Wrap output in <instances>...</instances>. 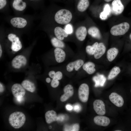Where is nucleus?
Here are the masks:
<instances>
[{
    "label": "nucleus",
    "mask_w": 131,
    "mask_h": 131,
    "mask_svg": "<svg viewBox=\"0 0 131 131\" xmlns=\"http://www.w3.org/2000/svg\"><path fill=\"white\" fill-rule=\"evenodd\" d=\"M72 17V14L70 10L63 9H60L56 12L54 16V19L57 24L65 25L69 23Z\"/></svg>",
    "instance_id": "f257e3e1"
},
{
    "label": "nucleus",
    "mask_w": 131,
    "mask_h": 131,
    "mask_svg": "<svg viewBox=\"0 0 131 131\" xmlns=\"http://www.w3.org/2000/svg\"><path fill=\"white\" fill-rule=\"evenodd\" d=\"M26 120L24 114L20 112H16L11 114L8 118L9 122L12 127L18 129L22 126Z\"/></svg>",
    "instance_id": "f03ea898"
},
{
    "label": "nucleus",
    "mask_w": 131,
    "mask_h": 131,
    "mask_svg": "<svg viewBox=\"0 0 131 131\" xmlns=\"http://www.w3.org/2000/svg\"><path fill=\"white\" fill-rule=\"evenodd\" d=\"M130 27V24L128 22H123L112 26L110 29V33L114 36L123 35L129 31Z\"/></svg>",
    "instance_id": "7ed1b4c3"
},
{
    "label": "nucleus",
    "mask_w": 131,
    "mask_h": 131,
    "mask_svg": "<svg viewBox=\"0 0 131 131\" xmlns=\"http://www.w3.org/2000/svg\"><path fill=\"white\" fill-rule=\"evenodd\" d=\"M8 38L11 42V49L14 51H18L22 48V45L19 38L13 33H10L8 35Z\"/></svg>",
    "instance_id": "20e7f679"
},
{
    "label": "nucleus",
    "mask_w": 131,
    "mask_h": 131,
    "mask_svg": "<svg viewBox=\"0 0 131 131\" xmlns=\"http://www.w3.org/2000/svg\"><path fill=\"white\" fill-rule=\"evenodd\" d=\"M89 95V88L86 83L82 84L78 90V96L80 100L82 102L85 103L88 100Z\"/></svg>",
    "instance_id": "39448f33"
},
{
    "label": "nucleus",
    "mask_w": 131,
    "mask_h": 131,
    "mask_svg": "<svg viewBox=\"0 0 131 131\" xmlns=\"http://www.w3.org/2000/svg\"><path fill=\"white\" fill-rule=\"evenodd\" d=\"M27 62V59L25 56L22 55H19L13 58L11 61V65L14 68L18 69L25 66Z\"/></svg>",
    "instance_id": "423d86ee"
},
{
    "label": "nucleus",
    "mask_w": 131,
    "mask_h": 131,
    "mask_svg": "<svg viewBox=\"0 0 131 131\" xmlns=\"http://www.w3.org/2000/svg\"><path fill=\"white\" fill-rule=\"evenodd\" d=\"M124 9V6L121 0H114L111 4V12L114 15H118L121 14Z\"/></svg>",
    "instance_id": "0eeeda50"
},
{
    "label": "nucleus",
    "mask_w": 131,
    "mask_h": 131,
    "mask_svg": "<svg viewBox=\"0 0 131 131\" xmlns=\"http://www.w3.org/2000/svg\"><path fill=\"white\" fill-rule=\"evenodd\" d=\"M11 91L14 96L16 98L23 97L25 93V89L19 84H14L11 88Z\"/></svg>",
    "instance_id": "6e6552de"
},
{
    "label": "nucleus",
    "mask_w": 131,
    "mask_h": 131,
    "mask_svg": "<svg viewBox=\"0 0 131 131\" xmlns=\"http://www.w3.org/2000/svg\"><path fill=\"white\" fill-rule=\"evenodd\" d=\"M11 25L14 27L18 28H24L27 24V21L25 18L21 17H15L10 20Z\"/></svg>",
    "instance_id": "1a4fd4ad"
},
{
    "label": "nucleus",
    "mask_w": 131,
    "mask_h": 131,
    "mask_svg": "<svg viewBox=\"0 0 131 131\" xmlns=\"http://www.w3.org/2000/svg\"><path fill=\"white\" fill-rule=\"evenodd\" d=\"M94 109L96 113L99 115H103L106 113L105 104L101 100L96 99L93 102Z\"/></svg>",
    "instance_id": "9d476101"
},
{
    "label": "nucleus",
    "mask_w": 131,
    "mask_h": 131,
    "mask_svg": "<svg viewBox=\"0 0 131 131\" xmlns=\"http://www.w3.org/2000/svg\"><path fill=\"white\" fill-rule=\"evenodd\" d=\"M109 98L112 103L117 107H121L124 104L123 97L116 93H111L109 96Z\"/></svg>",
    "instance_id": "9b49d317"
},
{
    "label": "nucleus",
    "mask_w": 131,
    "mask_h": 131,
    "mask_svg": "<svg viewBox=\"0 0 131 131\" xmlns=\"http://www.w3.org/2000/svg\"><path fill=\"white\" fill-rule=\"evenodd\" d=\"M63 91L64 93L61 96L60 98V100L62 102L67 100L73 95L74 93L73 87L70 84L66 85L64 88Z\"/></svg>",
    "instance_id": "f8f14e48"
},
{
    "label": "nucleus",
    "mask_w": 131,
    "mask_h": 131,
    "mask_svg": "<svg viewBox=\"0 0 131 131\" xmlns=\"http://www.w3.org/2000/svg\"><path fill=\"white\" fill-rule=\"evenodd\" d=\"M94 121L97 125L103 126H108L110 122V119L108 117L102 115L95 116L94 118Z\"/></svg>",
    "instance_id": "ddd939ff"
},
{
    "label": "nucleus",
    "mask_w": 131,
    "mask_h": 131,
    "mask_svg": "<svg viewBox=\"0 0 131 131\" xmlns=\"http://www.w3.org/2000/svg\"><path fill=\"white\" fill-rule=\"evenodd\" d=\"M83 61L81 59H78L68 64L66 66V70L69 72L72 71L74 68L76 71H78L83 64Z\"/></svg>",
    "instance_id": "4468645a"
},
{
    "label": "nucleus",
    "mask_w": 131,
    "mask_h": 131,
    "mask_svg": "<svg viewBox=\"0 0 131 131\" xmlns=\"http://www.w3.org/2000/svg\"><path fill=\"white\" fill-rule=\"evenodd\" d=\"M87 30L86 27L84 26L79 27L76 29L75 35L77 38L80 41L84 40L86 36Z\"/></svg>",
    "instance_id": "2eb2a0df"
},
{
    "label": "nucleus",
    "mask_w": 131,
    "mask_h": 131,
    "mask_svg": "<svg viewBox=\"0 0 131 131\" xmlns=\"http://www.w3.org/2000/svg\"><path fill=\"white\" fill-rule=\"evenodd\" d=\"M54 31L56 37L61 40H63L65 37H67L69 34L65 29L59 26L56 27L54 29Z\"/></svg>",
    "instance_id": "dca6fc26"
},
{
    "label": "nucleus",
    "mask_w": 131,
    "mask_h": 131,
    "mask_svg": "<svg viewBox=\"0 0 131 131\" xmlns=\"http://www.w3.org/2000/svg\"><path fill=\"white\" fill-rule=\"evenodd\" d=\"M55 57L57 62L61 63L65 60L66 57V54L64 51L59 48H56L54 51Z\"/></svg>",
    "instance_id": "f3484780"
},
{
    "label": "nucleus",
    "mask_w": 131,
    "mask_h": 131,
    "mask_svg": "<svg viewBox=\"0 0 131 131\" xmlns=\"http://www.w3.org/2000/svg\"><path fill=\"white\" fill-rule=\"evenodd\" d=\"M45 118L47 123H50L57 120V114L54 110H49L45 114Z\"/></svg>",
    "instance_id": "a211bd4d"
},
{
    "label": "nucleus",
    "mask_w": 131,
    "mask_h": 131,
    "mask_svg": "<svg viewBox=\"0 0 131 131\" xmlns=\"http://www.w3.org/2000/svg\"><path fill=\"white\" fill-rule=\"evenodd\" d=\"M106 49V47L103 43H98L94 54L95 58L98 59L101 57L105 53Z\"/></svg>",
    "instance_id": "6ab92c4d"
},
{
    "label": "nucleus",
    "mask_w": 131,
    "mask_h": 131,
    "mask_svg": "<svg viewBox=\"0 0 131 131\" xmlns=\"http://www.w3.org/2000/svg\"><path fill=\"white\" fill-rule=\"evenodd\" d=\"M12 6L15 10L21 11H23L25 8L26 4L22 0H14Z\"/></svg>",
    "instance_id": "aec40b11"
},
{
    "label": "nucleus",
    "mask_w": 131,
    "mask_h": 131,
    "mask_svg": "<svg viewBox=\"0 0 131 131\" xmlns=\"http://www.w3.org/2000/svg\"><path fill=\"white\" fill-rule=\"evenodd\" d=\"M21 85L25 89L31 92H33L35 90L36 87L34 84L29 80H24L22 82Z\"/></svg>",
    "instance_id": "412c9836"
},
{
    "label": "nucleus",
    "mask_w": 131,
    "mask_h": 131,
    "mask_svg": "<svg viewBox=\"0 0 131 131\" xmlns=\"http://www.w3.org/2000/svg\"><path fill=\"white\" fill-rule=\"evenodd\" d=\"M88 32L92 37L98 39H100L101 37L100 32L99 29L94 26L90 27L88 29Z\"/></svg>",
    "instance_id": "4be33fe9"
},
{
    "label": "nucleus",
    "mask_w": 131,
    "mask_h": 131,
    "mask_svg": "<svg viewBox=\"0 0 131 131\" xmlns=\"http://www.w3.org/2000/svg\"><path fill=\"white\" fill-rule=\"evenodd\" d=\"M89 4V0H79L77 5V9L80 12H84L88 8Z\"/></svg>",
    "instance_id": "5701e85b"
},
{
    "label": "nucleus",
    "mask_w": 131,
    "mask_h": 131,
    "mask_svg": "<svg viewBox=\"0 0 131 131\" xmlns=\"http://www.w3.org/2000/svg\"><path fill=\"white\" fill-rule=\"evenodd\" d=\"M118 49L115 47L109 49L107 52V57L110 62L112 61L116 57L118 53Z\"/></svg>",
    "instance_id": "b1692460"
},
{
    "label": "nucleus",
    "mask_w": 131,
    "mask_h": 131,
    "mask_svg": "<svg viewBox=\"0 0 131 131\" xmlns=\"http://www.w3.org/2000/svg\"><path fill=\"white\" fill-rule=\"evenodd\" d=\"M95 66V65L93 63L89 62L83 65L82 68L88 74H91L95 71L96 69L94 68Z\"/></svg>",
    "instance_id": "393cba45"
},
{
    "label": "nucleus",
    "mask_w": 131,
    "mask_h": 131,
    "mask_svg": "<svg viewBox=\"0 0 131 131\" xmlns=\"http://www.w3.org/2000/svg\"><path fill=\"white\" fill-rule=\"evenodd\" d=\"M111 12V9L108 4H106L104 6L103 11L100 14V17L102 20L106 19Z\"/></svg>",
    "instance_id": "a878e982"
},
{
    "label": "nucleus",
    "mask_w": 131,
    "mask_h": 131,
    "mask_svg": "<svg viewBox=\"0 0 131 131\" xmlns=\"http://www.w3.org/2000/svg\"><path fill=\"white\" fill-rule=\"evenodd\" d=\"M93 80L95 83V86H103L105 82L106 78L102 75H99L97 76H95L93 78Z\"/></svg>",
    "instance_id": "bb28decb"
},
{
    "label": "nucleus",
    "mask_w": 131,
    "mask_h": 131,
    "mask_svg": "<svg viewBox=\"0 0 131 131\" xmlns=\"http://www.w3.org/2000/svg\"><path fill=\"white\" fill-rule=\"evenodd\" d=\"M52 45L56 48H62L65 46L64 43L62 41L56 37H53L51 39Z\"/></svg>",
    "instance_id": "cd10ccee"
},
{
    "label": "nucleus",
    "mask_w": 131,
    "mask_h": 131,
    "mask_svg": "<svg viewBox=\"0 0 131 131\" xmlns=\"http://www.w3.org/2000/svg\"><path fill=\"white\" fill-rule=\"evenodd\" d=\"M121 70L119 67L115 66L111 70L108 77L109 80L113 79L120 72Z\"/></svg>",
    "instance_id": "c85d7f7f"
},
{
    "label": "nucleus",
    "mask_w": 131,
    "mask_h": 131,
    "mask_svg": "<svg viewBox=\"0 0 131 131\" xmlns=\"http://www.w3.org/2000/svg\"><path fill=\"white\" fill-rule=\"evenodd\" d=\"M98 43L96 42L94 43L92 46L88 45L86 48V52L89 54L91 55H93L95 52Z\"/></svg>",
    "instance_id": "c756f323"
},
{
    "label": "nucleus",
    "mask_w": 131,
    "mask_h": 131,
    "mask_svg": "<svg viewBox=\"0 0 131 131\" xmlns=\"http://www.w3.org/2000/svg\"><path fill=\"white\" fill-rule=\"evenodd\" d=\"M58 80L55 78L52 79L51 83V86L54 88L57 87L59 84V82Z\"/></svg>",
    "instance_id": "7c9ffc66"
},
{
    "label": "nucleus",
    "mask_w": 131,
    "mask_h": 131,
    "mask_svg": "<svg viewBox=\"0 0 131 131\" xmlns=\"http://www.w3.org/2000/svg\"><path fill=\"white\" fill-rule=\"evenodd\" d=\"M66 32L69 34H70L73 32L72 28V26L70 24H68L66 25L65 29Z\"/></svg>",
    "instance_id": "2f4dec72"
},
{
    "label": "nucleus",
    "mask_w": 131,
    "mask_h": 131,
    "mask_svg": "<svg viewBox=\"0 0 131 131\" xmlns=\"http://www.w3.org/2000/svg\"><path fill=\"white\" fill-rule=\"evenodd\" d=\"M62 77V74L60 71H57L56 73L55 78L58 80L61 79Z\"/></svg>",
    "instance_id": "473e14b6"
},
{
    "label": "nucleus",
    "mask_w": 131,
    "mask_h": 131,
    "mask_svg": "<svg viewBox=\"0 0 131 131\" xmlns=\"http://www.w3.org/2000/svg\"><path fill=\"white\" fill-rule=\"evenodd\" d=\"M80 128V126L79 123H77L74 124L73 126L71 131H78Z\"/></svg>",
    "instance_id": "72a5a7b5"
},
{
    "label": "nucleus",
    "mask_w": 131,
    "mask_h": 131,
    "mask_svg": "<svg viewBox=\"0 0 131 131\" xmlns=\"http://www.w3.org/2000/svg\"><path fill=\"white\" fill-rule=\"evenodd\" d=\"M7 3L6 0H0V9H2L6 5Z\"/></svg>",
    "instance_id": "f704fd0d"
},
{
    "label": "nucleus",
    "mask_w": 131,
    "mask_h": 131,
    "mask_svg": "<svg viewBox=\"0 0 131 131\" xmlns=\"http://www.w3.org/2000/svg\"><path fill=\"white\" fill-rule=\"evenodd\" d=\"M55 72L54 71H50L49 73V76L52 78L53 79L55 78Z\"/></svg>",
    "instance_id": "c9c22d12"
},
{
    "label": "nucleus",
    "mask_w": 131,
    "mask_h": 131,
    "mask_svg": "<svg viewBox=\"0 0 131 131\" xmlns=\"http://www.w3.org/2000/svg\"><path fill=\"white\" fill-rule=\"evenodd\" d=\"M16 101L19 103L22 102L24 100V98L23 97L22 98H16Z\"/></svg>",
    "instance_id": "e433bc0d"
},
{
    "label": "nucleus",
    "mask_w": 131,
    "mask_h": 131,
    "mask_svg": "<svg viewBox=\"0 0 131 131\" xmlns=\"http://www.w3.org/2000/svg\"><path fill=\"white\" fill-rule=\"evenodd\" d=\"M66 107L67 110H72L73 109V107L71 105H67L66 106Z\"/></svg>",
    "instance_id": "4c0bfd02"
},
{
    "label": "nucleus",
    "mask_w": 131,
    "mask_h": 131,
    "mask_svg": "<svg viewBox=\"0 0 131 131\" xmlns=\"http://www.w3.org/2000/svg\"><path fill=\"white\" fill-rule=\"evenodd\" d=\"M0 92H2L4 90V87H3V85L2 84L0 83Z\"/></svg>",
    "instance_id": "58836bf2"
},
{
    "label": "nucleus",
    "mask_w": 131,
    "mask_h": 131,
    "mask_svg": "<svg viewBox=\"0 0 131 131\" xmlns=\"http://www.w3.org/2000/svg\"><path fill=\"white\" fill-rule=\"evenodd\" d=\"M2 54V49L1 46L0 44V57L1 56Z\"/></svg>",
    "instance_id": "ea45409f"
},
{
    "label": "nucleus",
    "mask_w": 131,
    "mask_h": 131,
    "mask_svg": "<svg viewBox=\"0 0 131 131\" xmlns=\"http://www.w3.org/2000/svg\"><path fill=\"white\" fill-rule=\"evenodd\" d=\"M46 81L48 83H49L51 81L50 79L49 78H47L46 79Z\"/></svg>",
    "instance_id": "a19ab883"
},
{
    "label": "nucleus",
    "mask_w": 131,
    "mask_h": 131,
    "mask_svg": "<svg viewBox=\"0 0 131 131\" xmlns=\"http://www.w3.org/2000/svg\"><path fill=\"white\" fill-rule=\"evenodd\" d=\"M79 106L78 105H76L74 107V109H75L76 110H77L79 109Z\"/></svg>",
    "instance_id": "79ce46f5"
},
{
    "label": "nucleus",
    "mask_w": 131,
    "mask_h": 131,
    "mask_svg": "<svg viewBox=\"0 0 131 131\" xmlns=\"http://www.w3.org/2000/svg\"><path fill=\"white\" fill-rule=\"evenodd\" d=\"M129 37L131 41V32L129 34Z\"/></svg>",
    "instance_id": "37998d69"
},
{
    "label": "nucleus",
    "mask_w": 131,
    "mask_h": 131,
    "mask_svg": "<svg viewBox=\"0 0 131 131\" xmlns=\"http://www.w3.org/2000/svg\"><path fill=\"white\" fill-rule=\"evenodd\" d=\"M105 1L107 2H109L112 0H104Z\"/></svg>",
    "instance_id": "c03bdc74"
},
{
    "label": "nucleus",
    "mask_w": 131,
    "mask_h": 131,
    "mask_svg": "<svg viewBox=\"0 0 131 131\" xmlns=\"http://www.w3.org/2000/svg\"><path fill=\"white\" fill-rule=\"evenodd\" d=\"M115 131H121L120 130H115Z\"/></svg>",
    "instance_id": "a18cd8bd"
},
{
    "label": "nucleus",
    "mask_w": 131,
    "mask_h": 131,
    "mask_svg": "<svg viewBox=\"0 0 131 131\" xmlns=\"http://www.w3.org/2000/svg\"></svg>",
    "instance_id": "49530a36"
},
{
    "label": "nucleus",
    "mask_w": 131,
    "mask_h": 131,
    "mask_svg": "<svg viewBox=\"0 0 131 131\" xmlns=\"http://www.w3.org/2000/svg\"></svg>",
    "instance_id": "de8ad7c7"
}]
</instances>
